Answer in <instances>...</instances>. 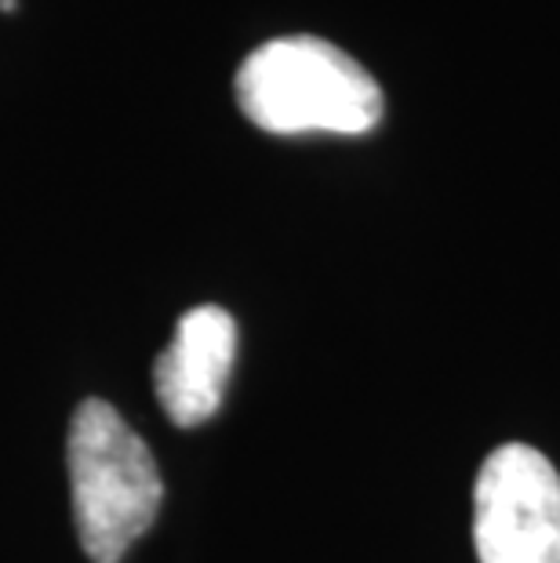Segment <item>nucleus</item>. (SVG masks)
Wrapping results in <instances>:
<instances>
[{"label":"nucleus","instance_id":"nucleus-4","mask_svg":"<svg viewBox=\"0 0 560 563\" xmlns=\"http://www.w3.org/2000/svg\"><path fill=\"white\" fill-rule=\"evenodd\" d=\"M237 323L222 306H197L175 323L172 345L153 364V389L175 426H200L222 407L233 375Z\"/></svg>","mask_w":560,"mask_h":563},{"label":"nucleus","instance_id":"nucleus-1","mask_svg":"<svg viewBox=\"0 0 560 563\" xmlns=\"http://www.w3.org/2000/svg\"><path fill=\"white\" fill-rule=\"evenodd\" d=\"M237 106L270 135H367L383 121V88L325 37H277L237 69Z\"/></svg>","mask_w":560,"mask_h":563},{"label":"nucleus","instance_id":"nucleus-2","mask_svg":"<svg viewBox=\"0 0 560 563\" xmlns=\"http://www.w3.org/2000/svg\"><path fill=\"white\" fill-rule=\"evenodd\" d=\"M66 462L80 549L91 563H121L164 501L150 448L106 400H85L69 422Z\"/></svg>","mask_w":560,"mask_h":563},{"label":"nucleus","instance_id":"nucleus-3","mask_svg":"<svg viewBox=\"0 0 560 563\" xmlns=\"http://www.w3.org/2000/svg\"><path fill=\"white\" fill-rule=\"evenodd\" d=\"M473 545L481 563H560V476L528 443L487 454L473 487Z\"/></svg>","mask_w":560,"mask_h":563},{"label":"nucleus","instance_id":"nucleus-5","mask_svg":"<svg viewBox=\"0 0 560 563\" xmlns=\"http://www.w3.org/2000/svg\"><path fill=\"white\" fill-rule=\"evenodd\" d=\"M0 11H4V15H11V11H15V0H0Z\"/></svg>","mask_w":560,"mask_h":563}]
</instances>
